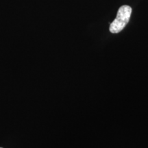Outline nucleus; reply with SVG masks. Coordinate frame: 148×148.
I'll use <instances>...</instances> for the list:
<instances>
[{
    "mask_svg": "<svg viewBox=\"0 0 148 148\" xmlns=\"http://www.w3.org/2000/svg\"><path fill=\"white\" fill-rule=\"evenodd\" d=\"M132 8L127 5H122L118 10L116 17L110 25L109 30L112 34H116L124 28L130 18Z\"/></svg>",
    "mask_w": 148,
    "mask_h": 148,
    "instance_id": "obj_1",
    "label": "nucleus"
},
{
    "mask_svg": "<svg viewBox=\"0 0 148 148\" xmlns=\"http://www.w3.org/2000/svg\"><path fill=\"white\" fill-rule=\"evenodd\" d=\"M0 148H1V147H0Z\"/></svg>",
    "mask_w": 148,
    "mask_h": 148,
    "instance_id": "obj_2",
    "label": "nucleus"
}]
</instances>
